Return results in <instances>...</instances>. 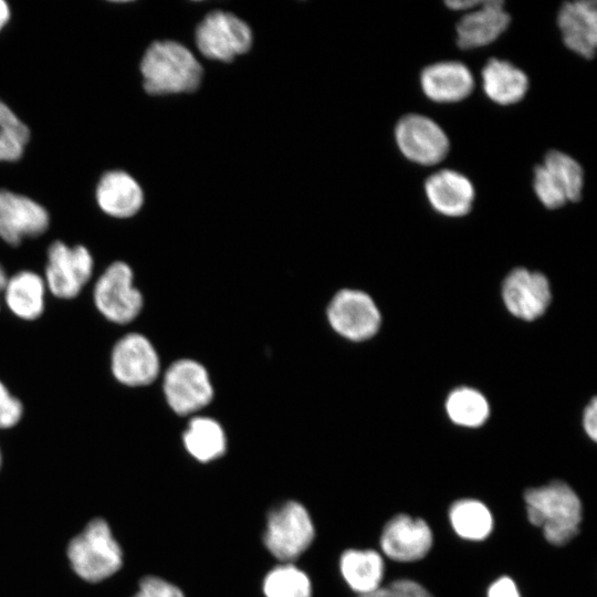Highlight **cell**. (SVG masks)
<instances>
[{
  "label": "cell",
  "instance_id": "cell-35",
  "mask_svg": "<svg viewBox=\"0 0 597 597\" xmlns=\"http://www.w3.org/2000/svg\"><path fill=\"white\" fill-rule=\"evenodd\" d=\"M10 19V9L6 1L0 0V30L7 24Z\"/></svg>",
  "mask_w": 597,
  "mask_h": 597
},
{
  "label": "cell",
  "instance_id": "cell-8",
  "mask_svg": "<svg viewBox=\"0 0 597 597\" xmlns=\"http://www.w3.org/2000/svg\"><path fill=\"white\" fill-rule=\"evenodd\" d=\"M395 139L400 153L410 161L433 166L449 153L450 143L444 130L421 114L402 116L395 127Z\"/></svg>",
  "mask_w": 597,
  "mask_h": 597
},
{
  "label": "cell",
  "instance_id": "cell-11",
  "mask_svg": "<svg viewBox=\"0 0 597 597\" xmlns=\"http://www.w3.org/2000/svg\"><path fill=\"white\" fill-rule=\"evenodd\" d=\"M111 369L118 383L140 387L157 378L160 364L155 347L146 336L128 333L112 349Z\"/></svg>",
  "mask_w": 597,
  "mask_h": 597
},
{
  "label": "cell",
  "instance_id": "cell-17",
  "mask_svg": "<svg viewBox=\"0 0 597 597\" xmlns=\"http://www.w3.org/2000/svg\"><path fill=\"white\" fill-rule=\"evenodd\" d=\"M425 192L437 212L452 218L468 214L475 197L470 179L452 169H441L430 175L425 181Z\"/></svg>",
  "mask_w": 597,
  "mask_h": 597
},
{
  "label": "cell",
  "instance_id": "cell-24",
  "mask_svg": "<svg viewBox=\"0 0 597 597\" xmlns=\"http://www.w3.org/2000/svg\"><path fill=\"white\" fill-rule=\"evenodd\" d=\"M449 521L458 536L468 541H483L493 530L489 507L475 499H461L449 509Z\"/></svg>",
  "mask_w": 597,
  "mask_h": 597
},
{
  "label": "cell",
  "instance_id": "cell-14",
  "mask_svg": "<svg viewBox=\"0 0 597 597\" xmlns=\"http://www.w3.org/2000/svg\"><path fill=\"white\" fill-rule=\"evenodd\" d=\"M44 207L29 197L0 189V238L18 245L27 237H38L49 227Z\"/></svg>",
  "mask_w": 597,
  "mask_h": 597
},
{
  "label": "cell",
  "instance_id": "cell-25",
  "mask_svg": "<svg viewBox=\"0 0 597 597\" xmlns=\"http://www.w3.org/2000/svg\"><path fill=\"white\" fill-rule=\"evenodd\" d=\"M552 186L568 201L577 202L582 198L584 171L577 160L569 155L552 149L541 164Z\"/></svg>",
  "mask_w": 597,
  "mask_h": 597
},
{
  "label": "cell",
  "instance_id": "cell-2",
  "mask_svg": "<svg viewBox=\"0 0 597 597\" xmlns=\"http://www.w3.org/2000/svg\"><path fill=\"white\" fill-rule=\"evenodd\" d=\"M140 72L145 91L153 95L192 92L202 76L195 55L174 41L151 43L142 59Z\"/></svg>",
  "mask_w": 597,
  "mask_h": 597
},
{
  "label": "cell",
  "instance_id": "cell-12",
  "mask_svg": "<svg viewBox=\"0 0 597 597\" xmlns=\"http://www.w3.org/2000/svg\"><path fill=\"white\" fill-rule=\"evenodd\" d=\"M379 544L389 559L411 563L427 556L433 544V535L425 520L400 513L385 524Z\"/></svg>",
  "mask_w": 597,
  "mask_h": 597
},
{
  "label": "cell",
  "instance_id": "cell-23",
  "mask_svg": "<svg viewBox=\"0 0 597 597\" xmlns=\"http://www.w3.org/2000/svg\"><path fill=\"white\" fill-rule=\"evenodd\" d=\"M182 440L189 454L200 462L216 460L226 452L224 431L216 420L208 417L192 418Z\"/></svg>",
  "mask_w": 597,
  "mask_h": 597
},
{
  "label": "cell",
  "instance_id": "cell-3",
  "mask_svg": "<svg viewBox=\"0 0 597 597\" xmlns=\"http://www.w3.org/2000/svg\"><path fill=\"white\" fill-rule=\"evenodd\" d=\"M66 554L74 573L88 583L109 578L123 564L122 547L111 526L102 517L90 521L85 528L70 541Z\"/></svg>",
  "mask_w": 597,
  "mask_h": 597
},
{
  "label": "cell",
  "instance_id": "cell-39",
  "mask_svg": "<svg viewBox=\"0 0 597 597\" xmlns=\"http://www.w3.org/2000/svg\"><path fill=\"white\" fill-rule=\"evenodd\" d=\"M1 460H2V458H1V451H0V467H1Z\"/></svg>",
  "mask_w": 597,
  "mask_h": 597
},
{
  "label": "cell",
  "instance_id": "cell-27",
  "mask_svg": "<svg viewBox=\"0 0 597 597\" xmlns=\"http://www.w3.org/2000/svg\"><path fill=\"white\" fill-rule=\"evenodd\" d=\"M265 597H312V584L305 572L293 563H281L263 579Z\"/></svg>",
  "mask_w": 597,
  "mask_h": 597
},
{
  "label": "cell",
  "instance_id": "cell-29",
  "mask_svg": "<svg viewBox=\"0 0 597 597\" xmlns=\"http://www.w3.org/2000/svg\"><path fill=\"white\" fill-rule=\"evenodd\" d=\"M23 416V405L0 380V429L17 426Z\"/></svg>",
  "mask_w": 597,
  "mask_h": 597
},
{
  "label": "cell",
  "instance_id": "cell-9",
  "mask_svg": "<svg viewBox=\"0 0 597 597\" xmlns=\"http://www.w3.org/2000/svg\"><path fill=\"white\" fill-rule=\"evenodd\" d=\"M327 320L341 336L353 342H363L378 332L381 317L374 300L367 293L345 289L332 298L327 307Z\"/></svg>",
  "mask_w": 597,
  "mask_h": 597
},
{
  "label": "cell",
  "instance_id": "cell-20",
  "mask_svg": "<svg viewBox=\"0 0 597 597\" xmlns=\"http://www.w3.org/2000/svg\"><path fill=\"white\" fill-rule=\"evenodd\" d=\"M46 291L43 276L23 270L7 279L3 298L13 315L24 321H33L44 311Z\"/></svg>",
  "mask_w": 597,
  "mask_h": 597
},
{
  "label": "cell",
  "instance_id": "cell-15",
  "mask_svg": "<svg viewBox=\"0 0 597 597\" xmlns=\"http://www.w3.org/2000/svg\"><path fill=\"white\" fill-rule=\"evenodd\" d=\"M557 27L565 46L591 60L597 46V7L595 0L564 2L557 12Z\"/></svg>",
  "mask_w": 597,
  "mask_h": 597
},
{
  "label": "cell",
  "instance_id": "cell-19",
  "mask_svg": "<svg viewBox=\"0 0 597 597\" xmlns=\"http://www.w3.org/2000/svg\"><path fill=\"white\" fill-rule=\"evenodd\" d=\"M98 207L114 218H129L140 209L144 195L138 182L127 172H105L96 186Z\"/></svg>",
  "mask_w": 597,
  "mask_h": 597
},
{
  "label": "cell",
  "instance_id": "cell-4",
  "mask_svg": "<svg viewBox=\"0 0 597 597\" xmlns=\"http://www.w3.org/2000/svg\"><path fill=\"white\" fill-rule=\"evenodd\" d=\"M315 527L306 507L287 501L270 512L263 543L281 563H293L313 543Z\"/></svg>",
  "mask_w": 597,
  "mask_h": 597
},
{
  "label": "cell",
  "instance_id": "cell-16",
  "mask_svg": "<svg viewBox=\"0 0 597 597\" xmlns=\"http://www.w3.org/2000/svg\"><path fill=\"white\" fill-rule=\"evenodd\" d=\"M502 0H483L457 23V43L462 50L481 48L494 42L511 22Z\"/></svg>",
  "mask_w": 597,
  "mask_h": 597
},
{
  "label": "cell",
  "instance_id": "cell-28",
  "mask_svg": "<svg viewBox=\"0 0 597 597\" xmlns=\"http://www.w3.org/2000/svg\"><path fill=\"white\" fill-rule=\"evenodd\" d=\"M30 138L27 125L0 101V161H15Z\"/></svg>",
  "mask_w": 597,
  "mask_h": 597
},
{
  "label": "cell",
  "instance_id": "cell-10",
  "mask_svg": "<svg viewBox=\"0 0 597 597\" xmlns=\"http://www.w3.org/2000/svg\"><path fill=\"white\" fill-rule=\"evenodd\" d=\"M163 389L169 407L178 415H189L207 406L213 389L206 368L191 359H180L165 373Z\"/></svg>",
  "mask_w": 597,
  "mask_h": 597
},
{
  "label": "cell",
  "instance_id": "cell-22",
  "mask_svg": "<svg viewBox=\"0 0 597 597\" xmlns=\"http://www.w3.org/2000/svg\"><path fill=\"white\" fill-rule=\"evenodd\" d=\"M339 570L345 583L358 596L383 587L385 562L375 549H346L339 558Z\"/></svg>",
  "mask_w": 597,
  "mask_h": 597
},
{
  "label": "cell",
  "instance_id": "cell-26",
  "mask_svg": "<svg viewBox=\"0 0 597 597\" xmlns=\"http://www.w3.org/2000/svg\"><path fill=\"white\" fill-rule=\"evenodd\" d=\"M446 410L452 422L468 428L482 426L490 415L485 397L469 387L451 391L446 401Z\"/></svg>",
  "mask_w": 597,
  "mask_h": 597
},
{
  "label": "cell",
  "instance_id": "cell-31",
  "mask_svg": "<svg viewBox=\"0 0 597 597\" xmlns=\"http://www.w3.org/2000/svg\"><path fill=\"white\" fill-rule=\"evenodd\" d=\"M395 597H434L426 587L416 580L400 578L387 586Z\"/></svg>",
  "mask_w": 597,
  "mask_h": 597
},
{
  "label": "cell",
  "instance_id": "cell-21",
  "mask_svg": "<svg viewBox=\"0 0 597 597\" xmlns=\"http://www.w3.org/2000/svg\"><path fill=\"white\" fill-rule=\"evenodd\" d=\"M485 95L503 106L516 104L527 93L528 77L511 62L491 57L481 71Z\"/></svg>",
  "mask_w": 597,
  "mask_h": 597
},
{
  "label": "cell",
  "instance_id": "cell-1",
  "mask_svg": "<svg viewBox=\"0 0 597 597\" xmlns=\"http://www.w3.org/2000/svg\"><path fill=\"white\" fill-rule=\"evenodd\" d=\"M530 523L541 527L545 540L555 546H563L579 533L582 502L567 483L554 480L524 493Z\"/></svg>",
  "mask_w": 597,
  "mask_h": 597
},
{
  "label": "cell",
  "instance_id": "cell-5",
  "mask_svg": "<svg viewBox=\"0 0 597 597\" xmlns=\"http://www.w3.org/2000/svg\"><path fill=\"white\" fill-rule=\"evenodd\" d=\"M93 301L97 311L114 324L134 321L143 308V295L134 285L130 266L116 261L98 276L93 290Z\"/></svg>",
  "mask_w": 597,
  "mask_h": 597
},
{
  "label": "cell",
  "instance_id": "cell-7",
  "mask_svg": "<svg viewBox=\"0 0 597 597\" xmlns=\"http://www.w3.org/2000/svg\"><path fill=\"white\" fill-rule=\"evenodd\" d=\"M196 43L203 56L229 62L249 51L252 32L249 25L234 14L213 11L198 25Z\"/></svg>",
  "mask_w": 597,
  "mask_h": 597
},
{
  "label": "cell",
  "instance_id": "cell-18",
  "mask_svg": "<svg viewBox=\"0 0 597 597\" xmlns=\"http://www.w3.org/2000/svg\"><path fill=\"white\" fill-rule=\"evenodd\" d=\"M423 94L436 103H455L474 90L469 67L459 61H441L426 66L420 74Z\"/></svg>",
  "mask_w": 597,
  "mask_h": 597
},
{
  "label": "cell",
  "instance_id": "cell-32",
  "mask_svg": "<svg viewBox=\"0 0 597 597\" xmlns=\"http://www.w3.org/2000/svg\"><path fill=\"white\" fill-rule=\"evenodd\" d=\"M486 597H521V595L515 582L509 576H502L489 586Z\"/></svg>",
  "mask_w": 597,
  "mask_h": 597
},
{
  "label": "cell",
  "instance_id": "cell-34",
  "mask_svg": "<svg viewBox=\"0 0 597 597\" xmlns=\"http://www.w3.org/2000/svg\"><path fill=\"white\" fill-rule=\"evenodd\" d=\"M483 0L446 1L444 4L451 10H470L482 4Z\"/></svg>",
  "mask_w": 597,
  "mask_h": 597
},
{
  "label": "cell",
  "instance_id": "cell-33",
  "mask_svg": "<svg viewBox=\"0 0 597 597\" xmlns=\"http://www.w3.org/2000/svg\"><path fill=\"white\" fill-rule=\"evenodd\" d=\"M583 427L587 436L596 441L597 439V402L596 398H593L591 401L585 408L583 415Z\"/></svg>",
  "mask_w": 597,
  "mask_h": 597
},
{
  "label": "cell",
  "instance_id": "cell-13",
  "mask_svg": "<svg viewBox=\"0 0 597 597\" xmlns=\"http://www.w3.org/2000/svg\"><path fill=\"white\" fill-rule=\"evenodd\" d=\"M502 298L513 316L534 321L547 310L552 301V291L544 274L516 268L503 281Z\"/></svg>",
  "mask_w": 597,
  "mask_h": 597
},
{
  "label": "cell",
  "instance_id": "cell-37",
  "mask_svg": "<svg viewBox=\"0 0 597 597\" xmlns=\"http://www.w3.org/2000/svg\"><path fill=\"white\" fill-rule=\"evenodd\" d=\"M7 279H8V276L6 275V272L2 269V266L0 265V296H1V294H3V290H4V286H6V283H7Z\"/></svg>",
  "mask_w": 597,
  "mask_h": 597
},
{
  "label": "cell",
  "instance_id": "cell-36",
  "mask_svg": "<svg viewBox=\"0 0 597 597\" xmlns=\"http://www.w3.org/2000/svg\"><path fill=\"white\" fill-rule=\"evenodd\" d=\"M358 597H395L387 586H383L379 589Z\"/></svg>",
  "mask_w": 597,
  "mask_h": 597
},
{
  "label": "cell",
  "instance_id": "cell-38",
  "mask_svg": "<svg viewBox=\"0 0 597 597\" xmlns=\"http://www.w3.org/2000/svg\"><path fill=\"white\" fill-rule=\"evenodd\" d=\"M133 597H150V596L138 588V591Z\"/></svg>",
  "mask_w": 597,
  "mask_h": 597
},
{
  "label": "cell",
  "instance_id": "cell-30",
  "mask_svg": "<svg viewBox=\"0 0 597 597\" xmlns=\"http://www.w3.org/2000/svg\"><path fill=\"white\" fill-rule=\"evenodd\" d=\"M139 589L150 597H185L179 587L157 576H146L139 582Z\"/></svg>",
  "mask_w": 597,
  "mask_h": 597
},
{
  "label": "cell",
  "instance_id": "cell-6",
  "mask_svg": "<svg viewBox=\"0 0 597 597\" xmlns=\"http://www.w3.org/2000/svg\"><path fill=\"white\" fill-rule=\"evenodd\" d=\"M94 260L84 245L70 247L54 241L48 249L44 270L46 290L55 297H76L93 275Z\"/></svg>",
  "mask_w": 597,
  "mask_h": 597
}]
</instances>
